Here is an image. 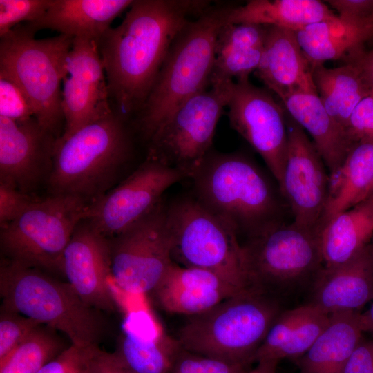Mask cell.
Masks as SVG:
<instances>
[{"mask_svg": "<svg viewBox=\"0 0 373 373\" xmlns=\"http://www.w3.org/2000/svg\"><path fill=\"white\" fill-rule=\"evenodd\" d=\"M210 6L198 0L133 1L121 23L97 41L110 98L119 113L140 112L175 37Z\"/></svg>", "mask_w": 373, "mask_h": 373, "instance_id": "cell-1", "label": "cell"}, {"mask_svg": "<svg viewBox=\"0 0 373 373\" xmlns=\"http://www.w3.org/2000/svg\"><path fill=\"white\" fill-rule=\"evenodd\" d=\"M189 179L192 194L238 237L285 221L287 202L279 187L240 153L211 151Z\"/></svg>", "mask_w": 373, "mask_h": 373, "instance_id": "cell-2", "label": "cell"}, {"mask_svg": "<svg viewBox=\"0 0 373 373\" xmlns=\"http://www.w3.org/2000/svg\"><path fill=\"white\" fill-rule=\"evenodd\" d=\"M231 8L209 6L175 37L139 112L138 126L148 142L180 106L210 87L217 37Z\"/></svg>", "mask_w": 373, "mask_h": 373, "instance_id": "cell-3", "label": "cell"}, {"mask_svg": "<svg viewBox=\"0 0 373 373\" xmlns=\"http://www.w3.org/2000/svg\"><path fill=\"white\" fill-rule=\"evenodd\" d=\"M131 153L124 117L113 111L57 140L48 186L52 194L75 195L90 203L106 193Z\"/></svg>", "mask_w": 373, "mask_h": 373, "instance_id": "cell-4", "label": "cell"}, {"mask_svg": "<svg viewBox=\"0 0 373 373\" xmlns=\"http://www.w3.org/2000/svg\"><path fill=\"white\" fill-rule=\"evenodd\" d=\"M0 295L2 307L64 333L77 347L98 345L105 331L102 312L86 305L68 282L41 269L4 258Z\"/></svg>", "mask_w": 373, "mask_h": 373, "instance_id": "cell-5", "label": "cell"}, {"mask_svg": "<svg viewBox=\"0 0 373 373\" xmlns=\"http://www.w3.org/2000/svg\"><path fill=\"white\" fill-rule=\"evenodd\" d=\"M281 312L275 299L250 287L190 316L177 340L186 351L246 366Z\"/></svg>", "mask_w": 373, "mask_h": 373, "instance_id": "cell-6", "label": "cell"}, {"mask_svg": "<svg viewBox=\"0 0 373 373\" xmlns=\"http://www.w3.org/2000/svg\"><path fill=\"white\" fill-rule=\"evenodd\" d=\"M21 23L0 37V77L16 83L30 100L35 117L57 138L64 122L61 83L68 74L73 37L35 39Z\"/></svg>", "mask_w": 373, "mask_h": 373, "instance_id": "cell-7", "label": "cell"}, {"mask_svg": "<svg viewBox=\"0 0 373 373\" xmlns=\"http://www.w3.org/2000/svg\"><path fill=\"white\" fill-rule=\"evenodd\" d=\"M174 262L212 271L245 290L249 287L236 231L192 193L166 203Z\"/></svg>", "mask_w": 373, "mask_h": 373, "instance_id": "cell-8", "label": "cell"}, {"mask_svg": "<svg viewBox=\"0 0 373 373\" xmlns=\"http://www.w3.org/2000/svg\"><path fill=\"white\" fill-rule=\"evenodd\" d=\"M89 203L75 195L52 194L36 199L14 220L1 227L6 259L50 271L62 272L65 249Z\"/></svg>", "mask_w": 373, "mask_h": 373, "instance_id": "cell-9", "label": "cell"}, {"mask_svg": "<svg viewBox=\"0 0 373 373\" xmlns=\"http://www.w3.org/2000/svg\"><path fill=\"white\" fill-rule=\"evenodd\" d=\"M241 247L249 287L269 295L314 280L323 267L319 232L294 222L274 224Z\"/></svg>", "mask_w": 373, "mask_h": 373, "instance_id": "cell-10", "label": "cell"}, {"mask_svg": "<svg viewBox=\"0 0 373 373\" xmlns=\"http://www.w3.org/2000/svg\"><path fill=\"white\" fill-rule=\"evenodd\" d=\"M234 82L211 85L180 106L149 141L148 155L189 178L211 151Z\"/></svg>", "mask_w": 373, "mask_h": 373, "instance_id": "cell-11", "label": "cell"}, {"mask_svg": "<svg viewBox=\"0 0 373 373\" xmlns=\"http://www.w3.org/2000/svg\"><path fill=\"white\" fill-rule=\"evenodd\" d=\"M111 278L128 294L153 293L173 260L164 200L147 216L108 238Z\"/></svg>", "mask_w": 373, "mask_h": 373, "instance_id": "cell-12", "label": "cell"}, {"mask_svg": "<svg viewBox=\"0 0 373 373\" xmlns=\"http://www.w3.org/2000/svg\"><path fill=\"white\" fill-rule=\"evenodd\" d=\"M185 179L182 171L147 156L116 187L89 203L84 220L108 238L117 236L151 213L169 188Z\"/></svg>", "mask_w": 373, "mask_h": 373, "instance_id": "cell-13", "label": "cell"}, {"mask_svg": "<svg viewBox=\"0 0 373 373\" xmlns=\"http://www.w3.org/2000/svg\"><path fill=\"white\" fill-rule=\"evenodd\" d=\"M227 107L230 126L260 154L279 187L288 144L283 106L248 79L233 82Z\"/></svg>", "mask_w": 373, "mask_h": 373, "instance_id": "cell-14", "label": "cell"}, {"mask_svg": "<svg viewBox=\"0 0 373 373\" xmlns=\"http://www.w3.org/2000/svg\"><path fill=\"white\" fill-rule=\"evenodd\" d=\"M287 153L279 189L299 226L318 231L329 184L324 162L305 130L285 111Z\"/></svg>", "mask_w": 373, "mask_h": 373, "instance_id": "cell-15", "label": "cell"}, {"mask_svg": "<svg viewBox=\"0 0 373 373\" xmlns=\"http://www.w3.org/2000/svg\"><path fill=\"white\" fill-rule=\"evenodd\" d=\"M68 74L63 81L64 131L71 135L111 113L103 63L95 40L73 39L67 59Z\"/></svg>", "mask_w": 373, "mask_h": 373, "instance_id": "cell-16", "label": "cell"}, {"mask_svg": "<svg viewBox=\"0 0 373 373\" xmlns=\"http://www.w3.org/2000/svg\"><path fill=\"white\" fill-rule=\"evenodd\" d=\"M57 138L35 117L0 116V182L30 194L48 180Z\"/></svg>", "mask_w": 373, "mask_h": 373, "instance_id": "cell-17", "label": "cell"}, {"mask_svg": "<svg viewBox=\"0 0 373 373\" xmlns=\"http://www.w3.org/2000/svg\"><path fill=\"white\" fill-rule=\"evenodd\" d=\"M62 273L86 305L107 313L115 311L108 238L85 220L77 225L65 249Z\"/></svg>", "mask_w": 373, "mask_h": 373, "instance_id": "cell-18", "label": "cell"}, {"mask_svg": "<svg viewBox=\"0 0 373 373\" xmlns=\"http://www.w3.org/2000/svg\"><path fill=\"white\" fill-rule=\"evenodd\" d=\"M373 300V245L349 260L323 267L314 280L311 305L322 312L358 311Z\"/></svg>", "mask_w": 373, "mask_h": 373, "instance_id": "cell-19", "label": "cell"}, {"mask_svg": "<svg viewBox=\"0 0 373 373\" xmlns=\"http://www.w3.org/2000/svg\"><path fill=\"white\" fill-rule=\"evenodd\" d=\"M245 290L212 271L173 262L153 293L164 311L191 316Z\"/></svg>", "mask_w": 373, "mask_h": 373, "instance_id": "cell-20", "label": "cell"}, {"mask_svg": "<svg viewBox=\"0 0 373 373\" xmlns=\"http://www.w3.org/2000/svg\"><path fill=\"white\" fill-rule=\"evenodd\" d=\"M256 73L280 100L296 91L316 89L311 66L294 31L290 29L267 26L263 52Z\"/></svg>", "mask_w": 373, "mask_h": 373, "instance_id": "cell-21", "label": "cell"}, {"mask_svg": "<svg viewBox=\"0 0 373 373\" xmlns=\"http://www.w3.org/2000/svg\"><path fill=\"white\" fill-rule=\"evenodd\" d=\"M132 0H52L39 19L25 23L33 32L50 29L73 38L95 40L111 26L113 20Z\"/></svg>", "mask_w": 373, "mask_h": 373, "instance_id": "cell-22", "label": "cell"}, {"mask_svg": "<svg viewBox=\"0 0 373 373\" xmlns=\"http://www.w3.org/2000/svg\"><path fill=\"white\" fill-rule=\"evenodd\" d=\"M281 102L287 113L309 133L329 173L336 170L354 144L327 111L316 90L296 91Z\"/></svg>", "mask_w": 373, "mask_h": 373, "instance_id": "cell-23", "label": "cell"}, {"mask_svg": "<svg viewBox=\"0 0 373 373\" xmlns=\"http://www.w3.org/2000/svg\"><path fill=\"white\" fill-rule=\"evenodd\" d=\"M329 316L310 303L281 312L251 362L276 361L300 358L327 327Z\"/></svg>", "mask_w": 373, "mask_h": 373, "instance_id": "cell-24", "label": "cell"}, {"mask_svg": "<svg viewBox=\"0 0 373 373\" xmlns=\"http://www.w3.org/2000/svg\"><path fill=\"white\" fill-rule=\"evenodd\" d=\"M143 312L142 326L127 316L115 353L135 373H170L182 348Z\"/></svg>", "mask_w": 373, "mask_h": 373, "instance_id": "cell-25", "label": "cell"}, {"mask_svg": "<svg viewBox=\"0 0 373 373\" xmlns=\"http://www.w3.org/2000/svg\"><path fill=\"white\" fill-rule=\"evenodd\" d=\"M267 26L227 23L217 37L210 86L248 79L258 68L263 52Z\"/></svg>", "mask_w": 373, "mask_h": 373, "instance_id": "cell-26", "label": "cell"}, {"mask_svg": "<svg viewBox=\"0 0 373 373\" xmlns=\"http://www.w3.org/2000/svg\"><path fill=\"white\" fill-rule=\"evenodd\" d=\"M373 179V141L354 143L341 166L329 175L327 197L318 231L335 216L365 200Z\"/></svg>", "mask_w": 373, "mask_h": 373, "instance_id": "cell-27", "label": "cell"}, {"mask_svg": "<svg viewBox=\"0 0 373 373\" xmlns=\"http://www.w3.org/2000/svg\"><path fill=\"white\" fill-rule=\"evenodd\" d=\"M358 311L334 313L307 352L298 358L299 373H343L362 339Z\"/></svg>", "mask_w": 373, "mask_h": 373, "instance_id": "cell-28", "label": "cell"}, {"mask_svg": "<svg viewBox=\"0 0 373 373\" xmlns=\"http://www.w3.org/2000/svg\"><path fill=\"white\" fill-rule=\"evenodd\" d=\"M294 31L311 68L326 61L347 59L362 50L365 42L373 40L369 21L360 24L324 21Z\"/></svg>", "mask_w": 373, "mask_h": 373, "instance_id": "cell-29", "label": "cell"}, {"mask_svg": "<svg viewBox=\"0 0 373 373\" xmlns=\"http://www.w3.org/2000/svg\"><path fill=\"white\" fill-rule=\"evenodd\" d=\"M327 3L318 0H251L231 7L228 23H252L292 30L324 21H338Z\"/></svg>", "mask_w": 373, "mask_h": 373, "instance_id": "cell-30", "label": "cell"}, {"mask_svg": "<svg viewBox=\"0 0 373 373\" xmlns=\"http://www.w3.org/2000/svg\"><path fill=\"white\" fill-rule=\"evenodd\" d=\"M323 267L343 263L370 244L373 238V198L339 213L320 231Z\"/></svg>", "mask_w": 373, "mask_h": 373, "instance_id": "cell-31", "label": "cell"}, {"mask_svg": "<svg viewBox=\"0 0 373 373\" xmlns=\"http://www.w3.org/2000/svg\"><path fill=\"white\" fill-rule=\"evenodd\" d=\"M318 95L329 114L346 131L350 115L361 100L370 93L360 70L352 61L343 66L312 67Z\"/></svg>", "mask_w": 373, "mask_h": 373, "instance_id": "cell-32", "label": "cell"}, {"mask_svg": "<svg viewBox=\"0 0 373 373\" xmlns=\"http://www.w3.org/2000/svg\"><path fill=\"white\" fill-rule=\"evenodd\" d=\"M66 348L55 330L40 325L0 361V373H38Z\"/></svg>", "mask_w": 373, "mask_h": 373, "instance_id": "cell-33", "label": "cell"}, {"mask_svg": "<svg viewBox=\"0 0 373 373\" xmlns=\"http://www.w3.org/2000/svg\"><path fill=\"white\" fill-rule=\"evenodd\" d=\"M40 325L35 320L1 306L0 361L12 352Z\"/></svg>", "mask_w": 373, "mask_h": 373, "instance_id": "cell-34", "label": "cell"}, {"mask_svg": "<svg viewBox=\"0 0 373 373\" xmlns=\"http://www.w3.org/2000/svg\"><path fill=\"white\" fill-rule=\"evenodd\" d=\"M52 3V0H0V37L21 22L39 19Z\"/></svg>", "mask_w": 373, "mask_h": 373, "instance_id": "cell-35", "label": "cell"}, {"mask_svg": "<svg viewBox=\"0 0 373 373\" xmlns=\"http://www.w3.org/2000/svg\"><path fill=\"white\" fill-rule=\"evenodd\" d=\"M0 116L21 122L35 117L28 97L13 81L0 77Z\"/></svg>", "mask_w": 373, "mask_h": 373, "instance_id": "cell-36", "label": "cell"}, {"mask_svg": "<svg viewBox=\"0 0 373 373\" xmlns=\"http://www.w3.org/2000/svg\"><path fill=\"white\" fill-rule=\"evenodd\" d=\"M245 366L226 363L182 349L172 373H246Z\"/></svg>", "mask_w": 373, "mask_h": 373, "instance_id": "cell-37", "label": "cell"}, {"mask_svg": "<svg viewBox=\"0 0 373 373\" xmlns=\"http://www.w3.org/2000/svg\"><path fill=\"white\" fill-rule=\"evenodd\" d=\"M352 144L373 141V93L363 97L352 113L346 130Z\"/></svg>", "mask_w": 373, "mask_h": 373, "instance_id": "cell-38", "label": "cell"}, {"mask_svg": "<svg viewBox=\"0 0 373 373\" xmlns=\"http://www.w3.org/2000/svg\"><path fill=\"white\" fill-rule=\"evenodd\" d=\"M35 200L30 194L0 182L1 227L16 219Z\"/></svg>", "mask_w": 373, "mask_h": 373, "instance_id": "cell-39", "label": "cell"}, {"mask_svg": "<svg viewBox=\"0 0 373 373\" xmlns=\"http://www.w3.org/2000/svg\"><path fill=\"white\" fill-rule=\"evenodd\" d=\"M87 373H135L115 353L101 350L98 345L89 347Z\"/></svg>", "mask_w": 373, "mask_h": 373, "instance_id": "cell-40", "label": "cell"}, {"mask_svg": "<svg viewBox=\"0 0 373 373\" xmlns=\"http://www.w3.org/2000/svg\"><path fill=\"white\" fill-rule=\"evenodd\" d=\"M325 2L337 11L341 21L350 24L367 22L373 8V0H328Z\"/></svg>", "mask_w": 373, "mask_h": 373, "instance_id": "cell-41", "label": "cell"}, {"mask_svg": "<svg viewBox=\"0 0 373 373\" xmlns=\"http://www.w3.org/2000/svg\"><path fill=\"white\" fill-rule=\"evenodd\" d=\"M343 373H373V339L361 340L350 356Z\"/></svg>", "mask_w": 373, "mask_h": 373, "instance_id": "cell-42", "label": "cell"}, {"mask_svg": "<svg viewBox=\"0 0 373 373\" xmlns=\"http://www.w3.org/2000/svg\"><path fill=\"white\" fill-rule=\"evenodd\" d=\"M356 65L370 92L373 93V50L364 52L363 50L347 59Z\"/></svg>", "mask_w": 373, "mask_h": 373, "instance_id": "cell-43", "label": "cell"}, {"mask_svg": "<svg viewBox=\"0 0 373 373\" xmlns=\"http://www.w3.org/2000/svg\"><path fill=\"white\" fill-rule=\"evenodd\" d=\"M359 322L363 332H368L373 334V303L365 312L360 313Z\"/></svg>", "mask_w": 373, "mask_h": 373, "instance_id": "cell-44", "label": "cell"}, {"mask_svg": "<svg viewBox=\"0 0 373 373\" xmlns=\"http://www.w3.org/2000/svg\"><path fill=\"white\" fill-rule=\"evenodd\" d=\"M257 363L254 368L247 370L246 373H276L278 362L262 361Z\"/></svg>", "mask_w": 373, "mask_h": 373, "instance_id": "cell-45", "label": "cell"}, {"mask_svg": "<svg viewBox=\"0 0 373 373\" xmlns=\"http://www.w3.org/2000/svg\"><path fill=\"white\" fill-rule=\"evenodd\" d=\"M370 198H373V179L369 187V189L367 191L365 200L370 199Z\"/></svg>", "mask_w": 373, "mask_h": 373, "instance_id": "cell-46", "label": "cell"}, {"mask_svg": "<svg viewBox=\"0 0 373 373\" xmlns=\"http://www.w3.org/2000/svg\"><path fill=\"white\" fill-rule=\"evenodd\" d=\"M368 21H369V23H370L372 28V30H373V8H372V12L369 17V19H368Z\"/></svg>", "mask_w": 373, "mask_h": 373, "instance_id": "cell-47", "label": "cell"}, {"mask_svg": "<svg viewBox=\"0 0 373 373\" xmlns=\"http://www.w3.org/2000/svg\"><path fill=\"white\" fill-rule=\"evenodd\" d=\"M372 244L373 245V238H372Z\"/></svg>", "mask_w": 373, "mask_h": 373, "instance_id": "cell-48", "label": "cell"}, {"mask_svg": "<svg viewBox=\"0 0 373 373\" xmlns=\"http://www.w3.org/2000/svg\"></svg>", "mask_w": 373, "mask_h": 373, "instance_id": "cell-49", "label": "cell"}]
</instances>
